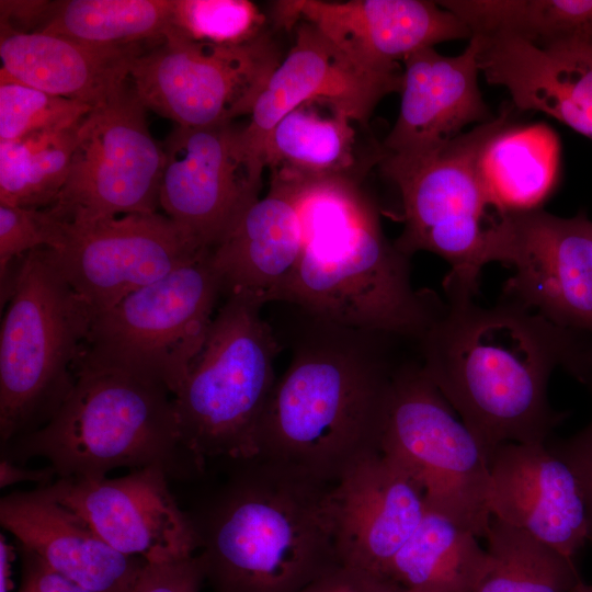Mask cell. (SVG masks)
<instances>
[{
    "label": "cell",
    "instance_id": "obj_31",
    "mask_svg": "<svg viewBox=\"0 0 592 592\" xmlns=\"http://www.w3.org/2000/svg\"><path fill=\"white\" fill-rule=\"evenodd\" d=\"M485 539L488 566L477 592H571L580 579L573 559L493 516Z\"/></svg>",
    "mask_w": 592,
    "mask_h": 592
},
{
    "label": "cell",
    "instance_id": "obj_27",
    "mask_svg": "<svg viewBox=\"0 0 592 592\" xmlns=\"http://www.w3.org/2000/svg\"><path fill=\"white\" fill-rule=\"evenodd\" d=\"M560 140L545 123L496 133L479 157V174L497 215L542 208L559 180Z\"/></svg>",
    "mask_w": 592,
    "mask_h": 592
},
{
    "label": "cell",
    "instance_id": "obj_23",
    "mask_svg": "<svg viewBox=\"0 0 592 592\" xmlns=\"http://www.w3.org/2000/svg\"><path fill=\"white\" fill-rule=\"evenodd\" d=\"M471 36L480 72L515 109L544 113L592 140V52L540 48L506 33Z\"/></svg>",
    "mask_w": 592,
    "mask_h": 592
},
{
    "label": "cell",
    "instance_id": "obj_41",
    "mask_svg": "<svg viewBox=\"0 0 592 592\" xmlns=\"http://www.w3.org/2000/svg\"><path fill=\"white\" fill-rule=\"evenodd\" d=\"M54 469L46 465L41 468H31L26 464L0 459V488H7L21 482H34L36 487H43L56 480Z\"/></svg>",
    "mask_w": 592,
    "mask_h": 592
},
{
    "label": "cell",
    "instance_id": "obj_16",
    "mask_svg": "<svg viewBox=\"0 0 592 592\" xmlns=\"http://www.w3.org/2000/svg\"><path fill=\"white\" fill-rule=\"evenodd\" d=\"M158 467L116 478H57L41 487L81 516L116 551L166 562L192 557L197 539L192 520Z\"/></svg>",
    "mask_w": 592,
    "mask_h": 592
},
{
    "label": "cell",
    "instance_id": "obj_29",
    "mask_svg": "<svg viewBox=\"0 0 592 592\" xmlns=\"http://www.w3.org/2000/svg\"><path fill=\"white\" fill-rule=\"evenodd\" d=\"M473 34L506 33L540 48L592 52V0H442Z\"/></svg>",
    "mask_w": 592,
    "mask_h": 592
},
{
    "label": "cell",
    "instance_id": "obj_37",
    "mask_svg": "<svg viewBox=\"0 0 592 592\" xmlns=\"http://www.w3.org/2000/svg\"><path fill=\"white\" fill-rule=\"evenodd\" d=\"M590 389L592 391V386ZM546 445L570 467L578 480L587 509L589 539L592 540V420L577 434L547 441Z\"/></svg>",
    "mask_w": 592,
    "mask_h": 592
},
{
    "label": "cell",
    "instance_id": "obj_36",
    "mask_svg": "<svg viewBox=\"0 0 592 592\" xmlns=\"http://www.w3.org/2000/svg\"><path fill=\"white\" fill-rule=\"evenodd\" d=\"M204 572L196 555L166 562H145L130 592H198Z\"/></svg>",
    "mask_w": 592,
    "mask_h": 592
},
{
    "label": "cell",
    "instance_id": "obj_43",
    "mask_svg": "<svg viewBox=\"0 0 592 592\" xmlns=\"http://www.w3.org/2000/svg\"><path fill=\"white\" fill-rule=\"evenodd\" d=\"M571 592H592V584L584 583L581 579L574 584Z\"/></svg>",
    "mask_w": 592,
    "mask_h": 592
},
{
    "label": "cell",
    "instance_id": "obj_15",
    "mask_svg": "<svg viewBox=\"0 0 592 592\" xmlns=\"http://www.w3.org/2000/svg\"><path fill=\"white\" fill-rule=\"evenodd\" d=\"M232 122L175 125L162 149L159 203L198 248L213 250L257 202L263 170L244 151Z\"/></svg>",
    "mask_w": 592,
    "mask_h": 592
},
{
    "label": "cell",
    "instance_id": "obj_38",
    "mask_svg": "<svg viewBox=\"0 0 592 592\" xmlns=\"http://www.w3.org/2000/svg\"><path fill=\"white\" fill-rule=\"evenodd\" d=\"M21 580L18 592H93L50 569L34 553L19 547Z\"/></svg>",
    "mask_w": 592,
    "mask_h": 592
},
{
    "label": "cell",
    "instance_id": "obj_22",
    "mask_svg": "<svg viewBox=\"0 0 592 592\" xmlns=\"http://www.w3.org/2000/svg\"><path fill=\"white\" fill-rule=\"evenodd\" d=\"M0 524L19 547L93 592H130L145 565L113 549L81 516L41 487L3 496Z\"/></svg>",
    "mask_w": 592,
    "mask_h": 592
},
{
    "label": "cell",
    "instance_id": "obj_26",
    "mask_svg": "<svg viewBox=\"0 0 592 592\" xmlns=\"http://www.w3.org/2000/svg\"><path fill=\"white\" fill-rule=\"evenodd\" d=\"M357 123L341 106L322 99L288 112L267 134L261 151L271 180L299 183L344 178L356 180Z\"/></svg>",
    "mask_w": 592,
    "mask_h": 592
},
{
    "label": "cell",
    "instance_id": "obj_42",
    "mask_svg": "<svg viewBox=\"0 0 592 592\" xmlns=\"http://www.w3.org/2000/svg\"><path fill=\"white\" fill-rule=\"evenodd\" d=\"M12 548L3 534L0 535V592H10V569Z\"/></svg>",
    "mask_w": 592,
    "mask_h": 592
},
{
    "label": "cell",
    "instance_id": "obj_10",
    "mask_svg": "<svg viewBox=\"0 0 592 592\" xmlns=\"http://www.w3.org/2000/svg\"><path fill=\"white\" fill-rule=\"evenodd\" d=\"M380 452L418 483L429 511L486 537L492 517L488 462L420 362L401 363L396 372Z\"/></svg>",
    "mask_w": 592,
    "mask_h": 592
},
{
    "label": "cell",
    "instance_id": "obj_8",
    "mask_svg": "<svg viewBox=\"0 0 592 592\" xmlns=\"http://www.w3.org/2000/svg\"><path fill=\"white\" fill-rule=\"evenodd\" d=\"M514 110L506 104L491 121L430 156L407 161L382 158L378 163L401 197L403 229L395 244L410 258L426 251L445 260L451 270L444 291L478 292L490 221L479 157L487 141L513 122Z\"/></svg>",
    "mask_w": 592,
    "mask_h": 592
},
{
    "label": "cell",
    "instance_id": "obj_34",
    "mask_svg": "<svg viewBox=\"0 0 592 592\" xmlns=\"http://www.w3.org/2000/svg\"><path fill=\"white\" fill-rule=\"evenodd\" d=\"M266 16L247 0H173L172 31L195 42L241 45L267 30Z\"/></svg>",
    "mask_w": 592,
    "mask_h": 592
},
{
    "label": "cell",
    "instance_id": "obj_35",
    "mask_svg": "<svg viewBox=\"0 0 592 592\" xmlns=\"http://www.w3.org/2000/svg\"><path fill=\"white\" fill-rule=\"evenodd\" d=\"M60 220L47 208H27L0 203V272L5 282L9 266L37 248L56 247Z\"/></svg>",
    "mask_w": 592,
    "mask_h": 592
},
{
    "label": "cell",
    "instance_id": "obj_18",
    "mask_svg": "<svg viewBox=\"0 0 592 592\" xmlns=\"http://www.w3.org/2000/svg\"><path fill=\"white\" fill-rule=\"evenodd\" d=\"M331 502L340 565L385 580L428 510L418 483L382 452L350 466L333 482Z\"/></svg>",
    "mask_w": 592,
    "mask_h": 592
},
{
    "label": "cell",
    "instance_id": "obj_5",
    "mask_svg": "<svg viewBox=\"0 0 592 592\" xmlns=\"http://www.w3.org/2000/svg\"><path fill=\"white\" fill-rule=\"evenodd\" d=\"M72 390L41 429L1 446V458H39L57 478H99L116 468L158 467L192 480L206 469L183 445L172 394L123 372L79 366Z\"/></svg>",
    "mask_w": 592,
    "mask_h": 592
},
{
    "label": "cell",
    "instance_id": "obj_39",
    "mask_svg": "<svg viewBox=\"0 0 592 592\" xmlns=\"http://www.w3.org/2000/svg\"><path fill=\"white\" fill-rule=\"evenodd\" d=\"M391 581L367 572L339 566L299 592H390Z\"/></svg>",
    "mask_w": 592,
    "mask_h": 592
},
{
    "label": "cell",
    "instance_id": "obj_28",
    "mask_svg": "<svg viewBox=\"0 0 592 592\" xmlns=\"http://www.w3.org/2000/svg\"><path fill=\"white\" fill-rule=\"evenodd\" d=\"M487 566L488 554L478 537L426 510L386 579L405 592H477Z\"/></svg>",
    "mask_w": 592,
    "mask_h": 592
},
{
    "label": "cell",
    "instance_id": "obj_40",
    "mask_svg": "<svg viewBox=\"0 0 592 592\" xmlns=\"http://www.w3.org/2000/svg\"><path fill=\"white\" fill-rule=\"evenodd\" d=\"M55 7L56 2L42 0H1L0 29L38 32L53 15Z\"/></svg>",
    "mask_w": 592,
    "mask_h": 592
},
{
    "label": "cell",
    "instance_id": "obj_4",
    "mask_svg": "<svg viewBox=\"0 0 592 592\" xmlns=\"http://www.w3.org/2000/svg\"><path fill=\"white\" fill-rule=\"evenodd\" d=\"M292 185L303 251L283 301L328 323L418 342L445 303L413 288L410 257L386 238L360 182L331 178Z\"/></svg>",
    "mask_w": 592,
    "mask_h": 592
},
{
    "label": "cell",
    "instance_id": "obj_32",
    "mask_svg": "<svg viewBox=\"0 0 592 592\" xmlns=\"http://www.w3.org/2000/svg\"><path fill=\"white\" fill-rule=\"evenodd\" d=\"M79 124L0 141V203L52 206L66 183Z\"/></svg>",
    "mask_w": 592,
    "mask_h": 592
},
{
    "label": "cell",
    "instance_id": "obj_24",
    "mask_svg": "<svg viewBox=\"0 0 592 592\" xmlns=\"http://www.w3.org/2000/svg\"><path fill=\"white\" fill-rule=\"evenodd\" d=\"M303 251L300 218L291 185L271 180L231 232L209 251L221 294L260 306L283 301Z\"/></svg>",
    "mask_w": 592,
    "mask_h": 592
},
{
    "label": "cell",
    "instance_id": "obj_3",
    "mask_svg": "<svg viewBox=\"0 0 592 592\" xmlns=\"http://www.w3.org/2000/svg\"><path fill=\"white\" fill-rule=\"evenodd\" d=\"M311 319L312 332L296 345L271 391L255 456L335 481L380 452L400 365L390 348L401 339Z\"/></svg>",
    "mask_w": 592,
    "mask_h": 592
},
{
    "label": "cell",
    "instance_id": "obj_30",
    "mask_svg": "<svg viewBox=\"0 0 592 592\" xmlns=\"http://www.w3.org/2000/svg\"><path fill=\"white\" fill-rule=\"evenodd\" d=\"M172 16L173 0L57 1L38 32L96 45L153 47L172 31Z\"/></svg>",
    "mask_w": 592,
    "mask_h": 592
},
{
    "label": "cell",
    "instance_id": "obj_11",
    "mask_svg": "<svg viewBox=\"0 0 592 592\" xmlns=\"http://www.w3.org/2000/svg\"><path fill=\"white\" fill-rule=\"evenodd\" d=\"M283 59L266 31L241 45L189 39L171 31L139 55L129 80L141 104L184 127H203L250 114Z\"/></svg>",
    "mask_w": 592,
    "mask_h": 592
},
{
    "label": "cell",
    "instance_id": "obj_19",
    "mask_svg": "<svg viewBox=\"0 0 592 592\" xmlns=\"http://www.w3.org/2000/svg\"><path fill=\"white\" fill-rule=\"evenodd\" d=\"M400 90V84L357 66L315 25L298 21L293 46L255 100L249 124L240 130L242 147L264 169L261 151L267 134L298 105L328 100L365 124L385 95Z\"/></svg>",
    "mask_w": 592,
    "mask_h": 592
},
{
    "label": "cell",
    "instance_id": "obj_33",
    "mask_svg": "<svg viewBox=\"0 0 592 592\" xmlns=\"http://www.w3.org/2000/svg\"><path fill=\"white\" fill-rule=\"evenodd\" d=\"M92 109L21 83L0 71V141L71 128Z\"/></svg>",
    "mask_w": 592,
    "mask_h": 592
},
{
    "label": "cell",
    "instance_id": "obj_17",
    "mask_svg": "<svg viewBox=\"0 0 592 592\" xmlns=\"http://www.w3.org/2000/svg\"><path fill=\"white\" fill-rule=\"evenodd\" d=\"M274 20L286 30L311 23L362 69L401 87L407 55L471 37L458 16L428 0L277 1Z\"/></svg>",
    "mask_w": 592,
    "mask_h": 592
},
{
    "label": "cell",
    "instance_id": "obj_21",
    "mask_svg": "<svg viewBox=\"0 0 592 592\" xmlns=\"http://www.w3.org/2000/svg\"><path fill=\"white\" fill-rule=\"evenodd\" d=\"M489 470L491 516L573 559L589 539V522L570 467L546 443H506L492 454Z\"/></svg>",
    "mask_w": 592,
    "mask_h": 592
},
{
    "label": "cell",
    "instance_id": "obj_13",
    "mask_svg": "<svg viewBox=\"0 0 592 592\" xmlns=\"http://www.w3.org/2000/svg\"><path fill=\"white\" fill-rule=\"evenodd\" d=\"M485 259L513 269L501 297L592 335V220L584 212L496 214L486 230Z\"/></svg>",
    "mask_w": 592,
    "mask_h": 592
},
{
    "label": "cell",
    "instance_id": "obj_1",
    "mask_svg": "<svg viewBox=\"0 0 592 592\" xmlns=\"http://www.w3.org/2000/svg\"><path fill=\"white\" fill-rule=\"evenodd\" d=\"M417 342L420 364L479 444L487 462L506 443L545 444L565 419L547 395L561 368L592 386V335L556 326L500 297L491 307L446 291Z\"/></svg>",
    "mask_w": 592,
    "mask_h": 592
},
{
    "label": "cell",
    "instance_id": "obj_14",
    "mask_svg": "<svg viewBox=\"0 0 592 592\" xmlns=\"http://www.w3.org/2000/svg\"><path fill=\"white\" fill-rule=\"evenodd\" d=\"M49 250L94 317L208 251L159 213L60 220L58 242Z\"/></svg>",
    "mask_w": 592,
    "mask_h": 592
},
{
    "label": "cell",
    "instance_id": "obj_7",
    "mask_svg": "<svg viewBox=\"0 0 592 592\" xmlns=\"http://www.w3.org/2000/svg\"><path fill=\"white\" fill-rule=\"evenodd\" d=\"M261 308L227 297L172 396L182 443L205 469L209 462L257 455V430L276 382L278 351Z\"/></svg>",
    "mask_w": 592,
    "mask_h": 592
},
{
    "label": "cell",
    "instance_id": "obj_9",
    "mask_svg": "<svg viewBox=\"0 0 592 592\" xmlns=\"http://www.w3.org/2000/svg\"><path fill=\"white\" fill-rule=\"evenodd\" d=\"M220 295L206 251L96 315L76 368L123 372L173 396L207 337Z\"/></svg>",
    "mask_w": 592,
    "mask_h": 592
},
{
    "label": "cell",
    "instance_id": "obj_25",
    "mask_svg": "<svg viewBox=\"0 0 592 592\" xmlns=\"http://www.w3.org/2000/svg\"><path fill=\"white\" fill-rule=\"evenodd\" d=\"M141 45H96L43 32L1 29L0 71L37 90L94 107L129 80Z\"/></svg>",
    "mask_w": 592,
    "mask_h": 592
},
{
    "label": "cell",
    "instance_id": "obj_20",
    "mask_svg": "<svg viewBox=\"0 0 592 592\" xmlns=\"http://www.w3.org/2000/svg\"><path fill=\"white\" fill-rule=\"evenodd\" d=\"M477 52L471 36L456 56L424 47L403 58L399 114L382 145L383 158L407 161L430 156L464 134L465 127L496 116L479 89Z\"/></svg>",
    "mask_w": 592,
    "mask_h": 592
},
{
    "label": "cell",
    "instance_id": "obj_6",
    "mask_svg": "<svg viewBox=\"0 0 592 592\" xmlns=\"http://www.w3.org/2000/svg\"><path fill=\"white\" fill-rule=\"evenodd\" d=\"M0 331V445L44 426L69 396L94 319L48 248L22 257Z\"/></svg>",
    "mask_w": 592,
    "mask_h": 592
},
{
    "label": "cell",
    "instance_id": "obj_2",
    "mask_svg": "<svg viewBox=\"0 0 592 592\" xmlns=\"http://www.w3.org/2000/svg\"><path fill=\"white\" fill-rule=\"evenodd\" d=\"M226 464L225 480L186 510L213 592H299L341 566L334 481L258 456Z\"/></svg>",
    "mask_w": 592,
    "mask_h": 592
},
{
    "label": "cell",
    "instance_id": "obj_12",
    "mask_svg": "<svg viewBox=\"0 0 592 592\" xmlns=\"http://www.w3.org/2000/svg\"><path fill=\"white\" fill-rule=\"evenodd\" d=\"M128 82L79 124L66 183L47 207L55 218L83 223L160 207L163 149Z\"/></svg>",
    "mask_w": 592,
    "mask_h": 592
}]
</instances>
